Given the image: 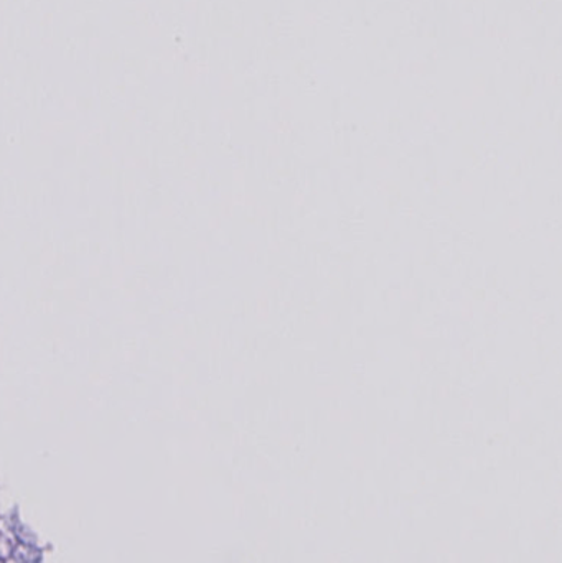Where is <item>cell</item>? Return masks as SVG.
<instances>
[{"label":"cell","mask_w":562,"mask_h":563,"mask_svg":"<svg viewBox=\"0 0 562 563\" xmlns=\"http://www.w3.org/2000/svg\"><path fill=\"white\" fill-rule=\"evenodd\" d=\"M0 563H2V562H0Z\"/></svg>","instance_id":"obj_1"}]
</instances>
